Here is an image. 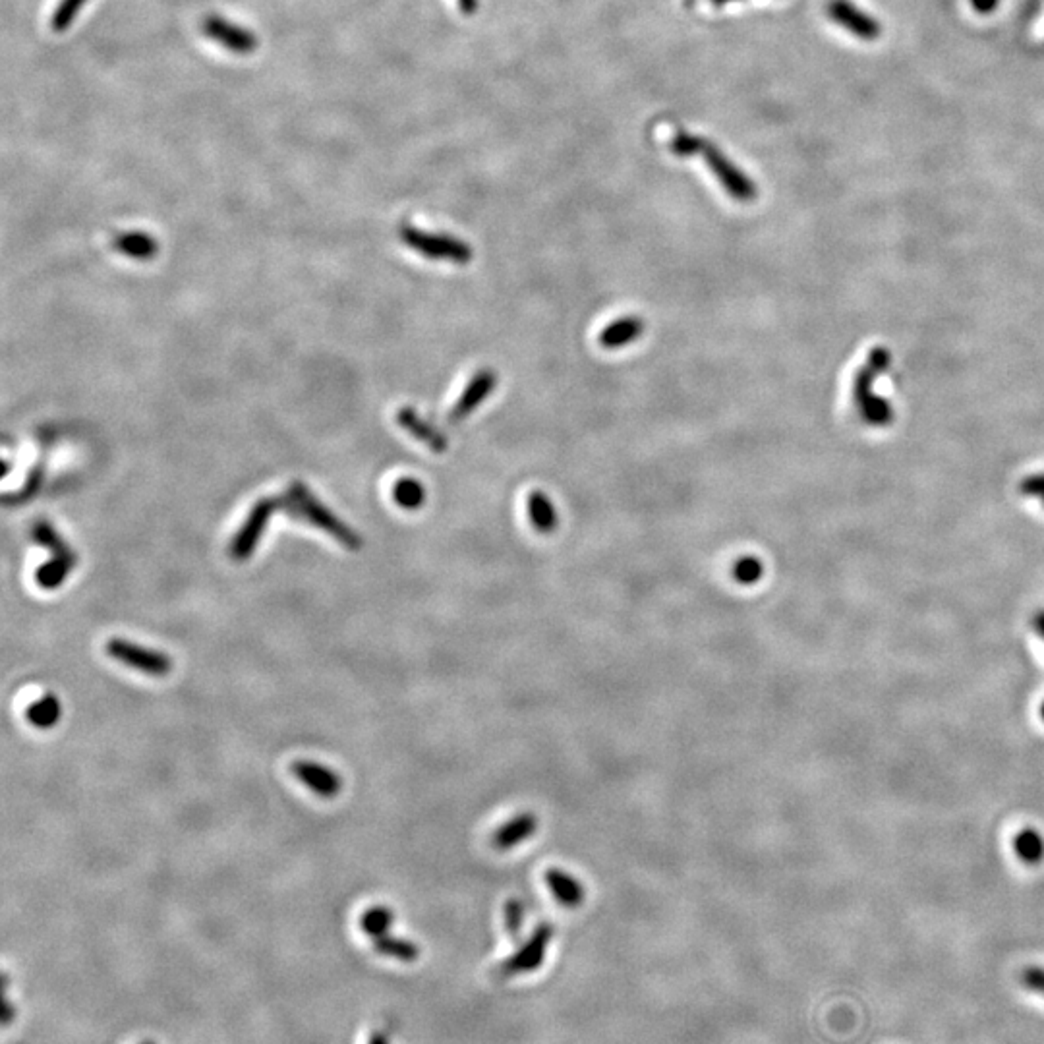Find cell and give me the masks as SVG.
<instances>
[{"instance_id":"7402d4cb","label":"cell","mask_w":1044,"mask_h":1044,"mask_svg":"<svg viewBox=\"0 0 1044 1044\" xmlns=\"http://www.w3.org/2000/svg\"><path fill=\"white\" fill-rule=\"evenodd\" d=\"M393 497H395V501H397L403 509L414 511V509H418V507L424 505V501H426V490H424V486H422L418 480H414V478H403V480H399V482L395 484V488H393Z\"/></svg>"},{"instance_id":"52a82bcc","label":"cell","mask_w":1044,"mask_h":1044,"mask_svg":"<svg viewBox=\"0 0 1044 1044\" xmlns=\"http://www.w3.org/2000/svg\"><path fill=\"white\" fill-rule=\"evenodd\" d=\"M551 938H553V927H551L550 923L538 925L536 930L532 932V936L526 940V944H522L521 948L513 956L507 957L501 963L499 973L503 977H515V975H521V973L536 971L544 963V959H546Z\"/></svg>"},{"instance_id":"7c38bea8","label":"cell","mask_w":1044,"mask_h":1044,"mask_svg":"<svg viewBox=\"0 0 1044 1044\" xmlns=\"http://www.w3.org/2000/svg\"><path fill=\"white\" fill-rule=\"evenodd\" d=\"M538 830V818L532 812H521L507 820L493 834L492 845L497 851H507L517 847L522 841L530 840Z\"/></svg>"},{"instance_id":"5b68a950","label":"cell","mask_w":1044,"mask_h":1044,"mask_svg":"<svg viewBox=\"0 0 1044 1044\" xmlns=\"http://www.w3.org/2000/svg\"><path fill=\"white\" fill-rule=\"evenodd\" d=\"M702 157L708 165V169L718 178L725 192L741 203H751L758 196L756 184L743 173L718 145L706 142L702 149Z\"/></svg>"},{"instance_id":"8fae6325","label":"cell","mask_w":1044,"mask_h":1044,"mask_svg":"<svg viewBox=\"0 0 1044 1044\" xmlns=\"http://www.w3.org/2000/svg\"><path fill=\"white\" fill-rule=\"evenodd\" d=\"M495 385H497V374L490 368L480 370L476 376L470 379V383L466 385L463 395L459 397L457 405L453 406V410L449 414V420L453 424L463 422L464 418H468L478 406L482 405L492 395Z\"/></svg>"},{"instance_id":"83f0119b","label":"cell","mask_w":1044,"mask_h":1044,"mask_svg":"<svg viewBox=\"0 0 1044 1044\" xmlns=\"http://www.w3.org/2000/svg\"><path fill=\"white\" fill-rule=\"evenodd\" d=\"M41 478H43V466L39 464V466H37V468H35V470H33L31 474H29L26 486H24V488H22V490L18 492V497H14V501H16V503H20V501H24V499H29V497H33V493L37 492V490H39V486H41Z\"/></svg>"},{"instance_id":"30bf717a","label":"cell","mask_w":1044,"mask_h":1044,"mask_svg":"<svg viewBox=\"0 0 1044 1044\" xmlns=\"http://www.w3.org/2000/svg\"><path fill=\"white\" fill-rule=\"evenodd\" d=\"M292 774L323 799L337 797L343 787L341 776L333 768L312 760H296L292 764Z\"/></svg>"},{"instance_id":"ac0fdd59","label":"cell","mask_w":1044,"mask_h":1044,"mask_svg":"<svg viewBox=\"0 0 1044 1044\" xmlns=\"http://www.w3.org/2000/svg\"><path fill=\"white\" fill-rule=\"evenodd\" d=\"M60 714H62L60 700H58L57 696L51 695V693L41 696L37 702L29 704L28 710H26V718H28L29 724L35 725L39 729L53 727L60 720Z\"/></svg>"},{"instance_id":"4fadbf2b","label":"cell","mask_w":1044,"mask_h":1044,"mask_svg":"<svg viewBox=\"0 0 1044 1044\" xmlns=\"http://www.w3.org/2000/svg\"><path fill=\"white\" fill-rule=\"evenodd\" d=\"M397 422L401 428H405L408 434L416 437L418 441L426 443L434 453H445L447 449V437L441 434L430 422H426L414 408H403L397 414Z\"/></svg>"},{"instance_id":"4dcf8cb0","label":"cell","mask_w":1044,"mask_h":1044,"mask_svg":"<svg viewBox=\"0 0 1044 1044\" xmlns=\"http://www.w3.org/2000/svg\"><path fill=\"white\" fill-rule=\"evenodd\" d=\"M459 8L463 14H474L478 10V0H459Z\"/></svg>"},{"instance_id":"277c9868","label":"cell","mask_w":1044,"mask_h":1044,"mask_svg":"<svg viewBox=\"0 0 1044 1044\" xmlns=\"http://www.w3.org/2000/svg\"><path fill=\"white\" fill-rule=\"evenodd\" d=\"M107 654L122 666L136 669L151 677H165L173 669V658L165 652L151 650L124 638H111L105 646Z\"/></svg>"},{"instance_id":"6da1fadb","label":"cell","mask_w":1044,"mask_h":1044,"mask_svg":"<svg viewBox=\"0 0 1044 1044\" xmlns=\"http://www.w3.org/2000/svg\"><path fill=\"white\" fill-rule=\"evenodd\" d=\"M277 503H279V509L289 513L290 517L308 522L310 526H316L319 530L327 532L347 550L356 551L362 548L360 534L354 532L339 517H335L302 482L290 484L287 493L283 497H277Z\"/></svg>"},{"instance_id":"9a60e30c","label":"cell","mask_w":1044,"mask_h":1044,"mask_svg":"<svg viewBox=\"0 0 1044 1044\" xmlns=\"http://www.w3.org/2000/svg\"><path fill=\"white\" fill-rule=\"evenodd\" d=\"M644 333V321L635 316L615 319L600 333V345L606 348H621L631 345Z\"/></svg>"},{"instance_id":"3957f363","label":"cell","mask_w":1044,"mask_h":1044,"mask_svg":"<svg viewBox=\"0 0 1044 1044\" xmlns=\"http://www.w3.org/2000/svg\"><path fill=\"white\" fill-rule=\"evenodd\" d=\"M399 236L408 248L426 256L428 260L453 261L457 265H466L468 261L472 260L470 244H466L459 238L447 236V234H432V232L405 225L399 229Z\"/></svg>"},{"instance_id":"d6986e66","label":"cell","mask_w":1044,"mask_h":1044,"mask_svg":"<svg viewBox=\"0 0 1044 1044\" xmlns=\"http://www.w3.org/2000/svg\"><path fill=\"white\" fill-rule=\"evenodd\" d=\"M1015 855L1025 863V865H1039L1044 859V840L1043 836L1033 830V828H1025L1021 832H1017L1014 840Z\"/></svg>"},{"instance_id":"44dd1931","label":"cell","mask_w":1044,"mask_h":1044,"mask_svg":"<svg viewBox=\"0 0 1044 1044\" xmlns=\"http://www.w3.org/2000/svg\"><path fill=\"white\" fill-rule=\"evenodd\" d=\"M393 921H395L393 909H389L385 905H376V907H370L362 915L360 927L372 940H376L379 936L389 934V928L393 927Z\"/></svg>"},{"instance_id":"f1b7e54d","label":"cell","mask_w":1044,"mask_h":1044,"mask_svg":"<svg viewBox=\"0 0 1044 1044\" xmlns=\"http://www.w3.org/2000/svg\"><path fill=\"white\" fill-rule=\"evenodd\" d=\"M1031 629L1033 633L1039 638L1044 640V609L1037 611L1033 617H1031Z\"/></svg>"},{"instance_id":"ba28073f","label":"cell","mask_w":1044,"mask_h":1044,"mask_svg":"<svg viewBox=\"0 0 1044 1044\" xmlns=\"http://www.w3.org/2000/svg\"><path fill=\"white\" fill-rule=\"evenodd\" d=\"M202 33L234 55H252L258 49V37L252 29L232 24L217 14L203 18Z\"/></svg>"},{"instance_id":"9c48e42d","label":"cell","mask_w":1044,"mask_h":1044,"mask_svg":"<svg viewBox=\"0 0 1044 1044\" xmlns=\"http://www.w3.org/2000/svg\"><path fill=\"white\" fill-rule=\"evenodd\" d=\"M828 16L832 22L863 41H876L882 35L880 22L851 0H830Z\"/></svg>"},{"instance_id":"d6a6232c","label":"cell","mask_w":1044,"mask_h":1044,"mask_svg":"<svg viewBox=\"0 0 1044 1044\" xmlns=\"http://www.w3.org/2000/svg\"><path fill=\"white\" fill-rule=\"evenodd\" d=\"M714 6H724L727 2H733V0H710Z\"/></svg>"},{"instance_id":"ffe728a7","label":"cell","mask_w":1044,"mask_h":1044,"mask_svg":"<svg viewBox=\"0 0 1044 1044\" xmlns=\"http://www.w3.org/2000/svg\"><path fill=\"white\" fill-rule=\"evenodd\" d=\"M374 950L377 954L385 957H395L397 961H405V963H412L416 961V957L420 956V948L405 940V938H397V936H391V934H385V936H379L374 940Z\"/></svg>"},{"instance_id":"1f68e13d","label":"cell","mask_w":1044,"mask_h":1044,"mask_svg":"<svg viewBox=\"0 0 1044 1044\" xmlns=\"http://www.w3.org/2000/svg\"><path fill=\"white\" fill-rule=\"evenodd\" d=\"M368 1044H389V1039L383 1033H372L370 1039H368Z\"/></svg>"},{"instance_id":"836d02e7","label":"cell","mask_w":1044,"mask_h":1044,"mask_svg":"<svg viewBox=\"0 0 1044 1044\" xmlns=\"http://www.w3.org/2000/svg\"><path fill=\"white\" fill-rule=\"evenodd\" d=\"M130 1044H157V1043H149V1041H145V1039H140V1041H134V1043H130Z\"/></svg>"},{"instance_id":"484cf974","label":"cell","mask_w":1044,"mask_h":1044,"mask_svg":"<svg viewBox=\"0 0 1044 1044\" xmlns=\"http://www.w3.org/2000/svg\"><path fill=\"white\" fill-rule=\"evenodd\" d=\"M522 921H524V905H522L521 899H509L505 903V927L513 938L519 936Z\"/></svg>"},{"instance_id":"e0dca14e","label":"cell","mask_w":1044,"mask_h":1044,"mask_svg":"<svg viewBox=\"0 0 1044 1044\" xmlns=\"http://www.w3.org/2000/svg\"><path fill=\"white\" fill-rule=\"evenodd\" d=\"M528 515H530V521L534 524V528L542 534H550L555 528H557V511L553 507V503L550 501V497L546 493L532 492L528 497Z\"/></svg>"},{"instance_id":"cb8c5ba5","label":"cell","mask_w":1044,"mask_h":1044,"mask_svg":"<svg viewBox=\"0 0 1044 1044\" xmlns=\"http://www.w3.org/2000/svg\"><path fill=\"white\" fill-rule=\"evenodd\" d=\"M762 575H764V565L754 555H745V557L737 559V563L733 565V579L737 580L739 584L751 586L762 579Z\"/></svg>"},{"instance_id":"2e32d148","label":"cell","mask_w":1044,"mask_h":1044,"mask_svg":"<svg viewBox=\"0 0 1044 1044\" xmlns=\"http://www.w3.org/2000/svg\"><path fill=\"white\" fill-rule=\"evenodd\" d=\"M116 252L132 260H149L157 252V242L145 232H122L113 240Z\"/></svg>"},{"instance_id":"d4e9b609","label":"cell","mask_w":1044,"mask_h":1044,"mask_svg":"<svg viewBox=\"0 0 1044 1044\" xmlns=\"http://www.w3.org/2000/svg\"><path fill=\"white\" fill-rule=\"evenodd\" d=\"M704 144H706L704 138H698V136H693L689 132H679L671 140V151L677 157H693V155H698V153L702 155Z\"/></svg>"},{"instance_id":"4316f807","label":"cell","mask_w":1044,"mask_h":1044,"mask_svg":"<svg viewBox=\"0 0 1044 1044\" xmlns=\"http://www.w3.org/2000/svg\"><path fill=\"white\" fill-rule=\"evenodd\" d=\"M1021 983L1027 986L1031 992L1043 994L1044 996V967H1027L1021 971Z\"/></svg>"},{"instance_id":"e575fe53","label":"cell","mask_w":1044,"mask_h":1044,"mask_svg":"<svg viewBox=\"0 0 1044 1044\" xmlns=\"http://www.w3.org/2000/svg\"><path fill=\"white\" fill-rule=\"evenodd\" d=\"M1041 716H1043V720H1044V702H1043V708H1041Z\"/></svg>"},{"instance_id":"8992f818","label":"cell","mask_w":1044,"mask_h":1044,"mask_svg":"<svg viewBox=\"0 0 1044 1044\" xmlns=\"http://www.w3.org/2000/svg\"><path fill=\"white\" fill-rule=\"evenodd\" d=\"M279 511L277 497L275 499H260L248 513L246 521L242 522L240 530L232 538L229 555L234 561H246L252 557V553L258 548L261 536L269 524L273 513Z\"/></svg>"},{"instance_id":"5bb4252c","label":"cell","mask_w":1044,"mask_h":1044,"mask_svg":"<svg viewBox=\"0 0 1044 1044\" xmlns=\"http://www.w3.org/2000/svg\"><path fill=\"white\" fill-rule=\"evenodd\" d=\"M548 888L561 905L565 907H579L584 901V886L580 884L579 878L565 870L550 869L546 872Z\"/></svg>"},{"instance_id":"603a6c76","label":"cell","mask_w":1044,"mask_h":1044,"mask_svg":"<svg viewBox=\"0 0 1044 1044\" xmlns=\"http://www.w3.org/2000/svg\"><path fill=\"white\" fill-rule=\"evenodd\" d=\"M87 0H60L58 2L57 10L51 18V28L57 33H64L66 29L70 28L78 14L82 12V8L86 6Z\"/></svg>"},{"instance_id":"f546056e","label":"cell","mask_w":1044,"mask_h":1044,"mask_svg":"<svg viewBox=\"0 0 1044 1044\" xmlns=\"http://www.w3.org/2000/svg\"><path fill=\"white\" fill-rule=\"evenodd\" d=\"M971 4H973V8H975L977 12L988 14V12L996 10V6L1000 4V0H971Z\"/></svg>"},{"instance_id":"7a4b0ae2","label":"cell","mask_w":1044,"mask_h":1044,"mask_svg":"<svg viewBox=\"0 0 1044 1044\" xmlns=\"http://www.w3.org/2000/svg\"><path fill=\"white\" fill-rule=\"evenodd\" d=\"M33 538L39 546L47 548L53 555L51 561L43 563L37 569L35 580L41 588L55 590L64 580L68 579L70 571L78 565V555L60 538V534L49 522H37L33 528Z\"/></svg>"}]
</instances>
